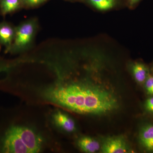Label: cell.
Listing matches in <instances>:
<instances>
[{
	"label": "cell",
	"mask_w": 153,
	"mask_h": 153,
	"mask_svg": "<svg viewBox=\"0 0 153 153\" xmlns=\"http://www.w3.org/2000/svg\"><path fill=\"white\" fill-rule=\"evenodd\" d=\"M50 101L82 114H105L118 107L116 97L100 85L73 83L57 85L47 90Z\"/></svg>",
	"instance_id": "6da1fadb"
},
{
	"label": "cell",
	"mask_w": 153,
	"mask_h": 153,
	"mask_svg": "<svg viewBox=\"0 0 153 153\" xmlns=\"http://www.w3.org/2000/svg\"><path fill=\"white\" fill-rule=\"evenodd\" d=\"M38 29L37 18H31L16 27L13 42L8 53L17 54L27 51L33 45Z\"/></svg>",
	"instance_id": "7a4b0ae2"
},
{
	"label": "cell",
	"mask_w": 153,
	"mask_h": 153,
	"mask_svg": "<svg viewBox=\"0 0 153 153\" xmlns=\"http://www.w3.org/2000/svg\"><path fill=\"white\" fill-rule=\"evenodd\" d=\"M16 120V130L22 141L27 148L30 153L41 152L43 144V140L39 134L33 129L21 125Z\"/></svg>",
	"instance_id": "3957f363"
},
{
	"label": "cell",
	"mask_w": 153,
	"mask_h": 153,
	"mask_svg": "<svg viewBox=\"0 0 153 153\" xmlns=\"http://www.w3.org/2000/svg\"><path fill=\"white\" fill-rule=\"evenodd\" d=\"M138 142L141 149L146 153H153V121L141 124L138 132Z\"/></svg>",
	"instance_id": "277c9868"
},
{
	"label": "cell",
	"mask_w": 153,
	"mask_h": 153,
	"mask_svg": "<svg viewBox=\"0 0 153 153\" xmlns=\"http://www.w3.org/2000/svg\"><path fill=\"white\" fill-rule=\"evenodd\" d=\"M128 151L125 140L120 136L108 138L101 147L102 152L103 153H125Z\"/></svg>",
	"instance_id": "5b68a950"
},
{
	"label": "cell",
	"mask_w": 153,
	"mask_h": 153,
	"mask_svg": "<svg viewBox=\"0 0 153 153\" xmlns=\"http://www.w3.org/2000/svg\"><path fill=\"white\" fill-rule=\"evenodd\" d=\"M16 27L7 22H0V46L5 47L6 53H8L13 42Z\"/></svg>",
	"instance_id": "8992f818"
},
{
	"label": "cell",
	"mask_w": 153,
	"mask_h": 153,
	"mask_svg": "<svg viewBox=\"0 0 153 153\" xmlns=\"http://www.w3.org/2000/svg\"><path fill=\"white\" fill-rule=\"evenodd\" d=\"M53 118L55 125L64 131L72 132L75 130V122L67 114L57 111L53 115Z\"/></svg>",
	"instance_id": "52a82bcc"
},
{
	"label": "cell",
	"mask_w": 153,
	"mask_h": 153,
	"mask_svg": "<svg viewBox=\"0 0 153 153\" xmlns=\"http://www.w3.org/2000/svg\"><path fill=\"white\" fill-rule=\"evenodd\" d=\"M132 71L135 80L142 85L150 74L148 66L141 62L134 63L132 66Z\"/></svg>",
	"instance_id": "ba28073f"
},
{
	"label": "cell",
	"mask_w": 153,
	"mask_h": 153,
	"mask_svg": "<svg viewBox=\"0 0 153 153\" xmlns=\"http://www.w3.org/2000/svg\"><path fill=\"white\" fill-rule=\"evenodd\" d=\"M22 7V0H0V13L2 16L13 13Z\"/></svg>",
	"instance_id": "9c48e42d"
},
{
	"label": "cell",
	"mask_w": 153,
	"mask_h": 153,
	"mask_svg": "<svg viewBox=\"0 0 153 153\" xmlns=\"http://www.w3.org/2000/svg\"><path fill=\"white\" fill-rule=\"evenodd\" d=\"M78 146L81 150L88 153L96 152L100 149L98 141L89 137H83L79 139Z\"/></svg>",
	"instance_id": "30bf717a"
},
{
	"label": "cell",
	"mask_w": 153,
	"mask_h": 153,
	"mask_svg": "<svg viewBox=\"0 0 153 153\" xmlns=\"http://www.w3.org/2000/svg\"><path fill=\"white\" fill-rule=\"evenodd\" d=\"M96 8L101 11H106L112 8L115 4V0H88Z\"/></svg>",
	"instance_id": "8fae6325"
},
{
	"label": "cell",
	"mask_w": 153,
	"mask_h": 153,
	"mask_svg": "<svg viewBox=\"0 0 153 153\" xmlns=\"http://www.w3.org/2000/svg\"><path fill=\"white\" fill-rule=\"evenodd\" d=\"M48 0H22L23 7L34 8L46 2Z\"/></svg>",
	"instance_id": "7c38bea8"
},
{
	"label": "cell",
	"mask_w": 153,
	"mask_h": 153,
	"mask_svg": "<svg viewBox=\"0 0 153 153\" xmlns=\"http://www.w3.org/2000/svg\"><path fill=\"white\" fill-rule=\"evenodd\" d=\"M145 112L149 115L153 117V95L149 96L143 105Z\"/></svg>",
	"instance_id": "4fadbf2b"
},
{
	"label": "cell",
	"mask_w": 153,
	"mask_h": 153,
	"mask_svg": "<svg viewBox=\"0 0 153 153\" xmlns=\"http://www.w3.org/2000/svg\"><path fill=\"white\" fill-rule=\"evenodd\" d=\"M146 93L149 96L153 95V74H150L143 84Z\"/></svg>",
	"instance_id": "5bb4252c"
},
{
	"label": "cell",
	"mask_w": 153,
	"mask_h": 153,
	"mask_svg": "<svg viewBox=\"0 0 153 153\" xmlns=\"http://www.w3.org/2000/svg\"><path fill=\"white\" fill-rule=\"evenodd\" d=\"M140 1V0H129V4L130 5L134 6L139 2Z\"/></svg>",
	"instance_id": "9a60e30c"
},
{
	"label": "cell",
	"mask_w": 153,
	"mask_h": 153,
	"mask_svg": "<svg viewBox=\"0 0 153 153\" xmlns=\"http://www.w3.org/2000/svg\"><path fill=\"white\" fill-rule=\"evenodd\" d=\"M2 64L1 63H0V68H1V66H2Z\"/></svg>",
	"instance_id": "2e32d148"
}]
</instances>
